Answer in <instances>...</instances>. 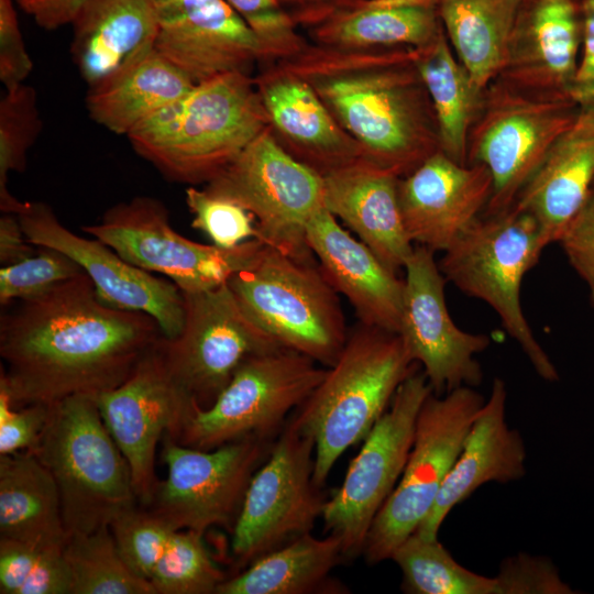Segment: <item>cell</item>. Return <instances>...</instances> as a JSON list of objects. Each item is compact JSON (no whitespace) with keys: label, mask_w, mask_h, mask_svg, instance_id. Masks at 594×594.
Segmentation results:
<instances>
[{"label":"cell","mask_w":594,"mask_h":594,"mask_svg":"<svg viewBox=\"0 0 594 594\" xmlns=\"http://www.w3.org/2000/svg\"><path fill=\"white\" fill-rule=\"evenodd\" d=\"M485 403L473 387L431 393L416 420L413 446L395 490L376 515L363 553L370 564L391 559L430 512Z\"/></svg>","instance_id":"ba28073f"},{"label":"cell","mask_w":594,"mask_h":594,"mask_svg":"<svg viewBox=\"0 0 594 594\" xmlns=\"http://www.w3.org/2000/svg\"><path fill=\"white\" fill-rule=\"evenodd\" d=\"M307 243L333 289L353 307L360 322L398 332L404 279L324 207L307 226Z\"/></svg>","instance_id":"603a6c76"},{"label":"cell","mask_w":594,"mask_h":594,"mask_svg":"<svg viewBox=\"0 0 594 594\" xmlns=\"http://www.w3.org/2000/svg\"><path fill=\"white\" fill-rule=\"evenodd\" d=\"M81 230L113 249L129 263L172 280L182 293L224 285L246 268L263 246L251 239L233 249L191 241L174 230L158 199L139 196L109 208Z\"/></svg>","instance_id":"8fae6325"},{"label":"cell","mask_w":594,"mask_h":594,"mask_svg":"<svg viewBox=\"0 0 594 594\" xmlns=\"http://www.w3.org/2000/svg\"><path fill=\"white\" fill-rule=\"evenodd\" d=\"M267 128L254 77L228 73L196 84L127 138L166 178L195 186L218 176Z\"/></svg>","instance_id":"3957f363"},{"label":"cell","mask_w":594,"mask_h":594,"mask_svg":"<svg viewBox=\"0 0 594 594\" xmlns=\"http://www.w3.org/2000/svg\"><path fill=\"white\" fill-rule=\"evenodd\" d=\"M282 1H283V3L284 2H295V3L302 4V6L308 4L309 9H308L307 12H309V11L321 8L323 6V3H326L329 0H282Z\"/></svg>","instance_id":"f5cc1de1"},{"label":"cell","mask_w":594,"mask_h":594,"mask_svg":"<svg viewBox=\"0 0 594 594\" xmlns=\"http://www.w3.org/2000/svg\"><path fill=\"white\" fill-rule=\"evenodd\" d=\"M341 559L344 558L339 538L331 534L316 538L308 532L260 557L235 576L226 579L216 594L341 592L329 578Z\"/></svg>","instance_id":"d6a6232c"},{"label":"cell","mask_w":594,"mask_h":594,"mask_svg":"<svg viewBox=\"0 0 594 594\" xmlns=\"http://www.w3.org/2000/svg\"><path fill=\"white\" fill-rule=\"evenodd\" d=\"M43 548L14 539L0 538L1 594L20 593Z\"/></svg>","instance_id":"c3c4849f"},{"label":"cell","mask_w":594,"mask_h":594,"mask_svg":"<svg viewBox=\"0 0 594 594\" xmlns=\"http://www.w3.org/2000/svg\"><path fill=\"white\" fill-rule=\"evenodd\" d=\"M522 0H438L460 63L481 90L505 69Z\"/></svg>","instance_id":"1f68e13d"},{"label":"cell","mask_w":594,"mask_h":594,"mask_svg":"<svg viewBox=\"0 0 594 594\" xmlns=\"http://www.w3.org/2000/svg\"><path fill=\"white\" fill-rule=\"evenodd\" d=\"M574 0H536L516 23L505 68L529 84L564 85L576 74L580 25Z\"/></svg>","instance_id":"4dcf8cb0"},{"label":"cell","mask_w":594,"mask_h":594,"mask_svg":"<svg viewBox=\"0 0 594 594\" xmlns=\"http://www.w3.org/2000/svg\"><path fill=\"white\" fill-rule=\"evenodd\" d=\"M64 553L72 573V594H156L119 552L110 526L67 537Z\"/></svg>","instance_id":"d590c367"},{"label":"cell","mask_w":594,"mask_h":594,"mask_svg":"<svg viewBox=\"0 0 594 594\" xmlns=\"http://www.w3.org/2000/svg\"><path fill=\"white\" fill-rule=\"evenodd\" d=\"M195 82L155 47L89 86V118L108 131L128 135L165 106L187 95Z\"/></svg>","instance_id":"f1b7e54d"},{"label":"cell","mask_w":594,"mask_h":594,"mask_svg":"<svg viewBox=\"0 0 594 594\" xmlns=\"http://www.w3.org/2000/svg\"><path fill=\"white\" fill-rule=\"evenodd\" d=\"M507 392L502 378H494L491 394L477 413L460 454L416 534L435 539L452 508L479 487L508 483L526 473V447L518 430L506 422Z\"/></svg>","instance_id":"cb8c5ba5"},{"label":"cell","mask_w":594,"mask_h":594,"mask_svg":"<svg viewBox=\"0 0 594 594\" xmlns=\"http://www.w3.org/2000/svg\"><path fill=\"white\" fill-rule=\"evenodd\" d=\"M109 526L125 563L146 580L177 530L153 510L136 505L119 514Z\"/></svg>","instance_id":"f35d334b"},{"label":"cell","mask_w":594,"mask_h":594,"mask_svg":"<svg viewBox=\"0 0 594 594\" xmlns=\"http://www.w3.org/2000/svg\"><path fill=\"white\" fill-rule=\"evenodd\" d=\"M561 105L507 96L490 109L472 145V160L483 164L493 180L485 215L506 210L534 175L546 154L569 127Z\"/></svg>","instance_id":"ffe728a7"},{"label":"cell","mask_w":594,"mask_h":594,"mask_svg":"<svg viewBox=\"0 0 594 594\" xmlns=\"http://www.w3.org/2000/svg\"><path fill=\"white\" fill-rule=\"evenodd\" d=\"M326 373L315 360L287 348L253 355L212 405L196 410L177 442L210 450L248 437L271 440Z\"/></svg>","instance_id":"30bf717a"},{"label":"cell","mask_w":594,"mask_h":594,"mask_svg":"<svg viewBox=\"0 0 594 594\" xmlns=\"http://www.w3.org/2000/svg\"><path fill=\"white\" fill-rule=\"evenodd\" d=\"M404 270L397 333L410 359L422 367L436 395L479 386L483 371L475 355L488 348L491 339L463 331L452 320L444 299L447 279L433 251L415 245Z\"/></svg>","instance_id":"e0dca14e"},{"label":"cell","mask_w":594,"mask_h":594,"mask_svg":"<svg viewBox=\"0 0 594 594\" xmlns=\"http://www.w3.org/2000/svg\"><path fill=\"white\" fill-rule=\"evenodd\" d=\"M183 296V329L174 339L163 336L160 348L175 380L207 408L245 360L284 346L246 315L228 283Z\"/></svg>","instance_id":"5bb4252c"},{"label":"cell","mask_w":594,"mask_h":594,"mask_svg":"<svg viewBox=\"0 0 594 594\" xmlns=\"http://www.w3.org/2000/svg\"><path fill=\"white\" fill-rule=\"evenodd\" d=\"M163 440L167 477L157 483L151 510L177 530L204 535L213 526L233 527L270 440L248 437L210 450L183 446L168 435Z\"/></svg>","instance_id":"9a60e30c"},{"label":"cell","mask_w":594,"mask_h":594,"mask_svg":"<svg viewBox=\"0 0 594 594\" xmlns=\"http://www.w3.org/2000/svg\"><path fill=\"white\" fill-rule=\"evenodd\" d=\"M314 470L315 441L288 419L254 472L232 527L231 550L240 565L311 532L327 501Z\"/></svg>","instance_id":"4fadbf2b"},{"label":"cell","mask_w":594,"mask_h":594,"mask_svg":"<svg viewBox=\"0 0 594 594\" xmlns=\"http://www.w3.org/2000/svg\"><path fill=\"white\" fill-rule=\"evenodd\" d=\"M323 205L392 271L414 250L399 207V176L365 158L322 175Z\"/></svg>","instance_id":"d4e9b609"},{"label":"cell","mask_w":594,"mask_h":594,"mask_svg":"<svg viewBox=\"0 0 594 594\" xmlns=\"http://www.w3.org/2000/svg\"><path fill=\"white\" fill-rule=\"evenodd\" d=\"M155 50L195 84L228 73L252 75L265 48L226 0H155Z\"/></svg>","instance_id":"d6986e66"},{"label":"cell","mask_w":594,"mask_h":594,"mask_svg":"<svg viewBox=\"0 0 594 594\" xmlns=\"http://www.w3.org/2000/svg\"><path fill=\"white\" fill-rule=\"evenodd\" d=\"M307 15L316 46L334 50H417L441 31L438 0H353Z\"/></svg>","instance_id":"4316f807"},{"label":"cell","mask_w":594,"mask_h":594,"mask_svg":"<svg viewBox=\"0 0 594 594\" xmlns=\"http://www.w3.org/2000/svg\"><path fill=\"white\" fill-rule=\"evenodd\" d=\"M14 3V0H0V81L6 90L24 84L33 70Z\"/></svg>","instance_id":"f6af8a7d"},{"label":"cell","mask_w":594,"mask_h":594,"mask_svg":"<svg viewBox=\"0 0 594 594\" xmlns=\"http://www.w3.org/2000/svg\"><path fill=\"white\" fill-rule=\"evenodd\" d=\"M415 65L433 107L440 150L464 164L468 130L479 89L454 58L441 31L429 45L417 48Z\"/></svg>","instance_id":"836d02e7"},{"label":"cell","mask_w":594,"mask_h":594,"mask_svg":"<svg viewBox=\"0 0 594 594\" xmlns=\"http://www.w3.org/2000/svg\"><path fill=\"white\" fill-rule=\"evenodd\" d=\"M547 244L536 219L512 205L481 216L448 250L439 267L447 282L492 307L536 373L548 382L559 373L524 315L520 287Z\"/></svg>","instance_id":"8992f818"},{"label":"cell","mask_w":594,"mask_h":594,"mask_svg":"<svg viewBox=\"0 0 594 594\" xmlns=\"http://www.w3.org/2000/svg\"><path fill=\"white\" fill-rule=\"evenodd\" d=\"M228 285L246 315L282 346L331 366L348 339L338 293L317 260L263 244Z\"/></svg>","instance_id":"52a82bcc"},{"label":"cell","mask_w":594,"mask_h":594,"mask_svg":"<svg viewBox=\"0 0 594 594\" xmlns=\"http://www.w3.org/2000/svg\"><path fill=\"white\" fill-rule=\"evenodd\" d=\"M433 393L424 371L396 391L351 461L339 490L324 503V530L341 541L344 559L363 553L370 528L404 472L418 413Z\"/></svg>","instance_id":"7c38bea8"},{"label":"cell","mask_w":594,"mask_h":594,"mask_svg":"<svg viewBox=\"0 0 594 594\" xmlns=\"http://www.w3.org/2000/svg\"><path fill=\"white\" fill-rule=\"evenodd\" d=\"M418 366L396 332L360 322L348 336L320 384L289 418L315 441L318 486L346 449L364 440Z\"/></svg>","instance_id":"277c9868"},{"label":"cell","mask_w":594,"mask_h":594,"mask_svg":"<svg viewBox=\"0 0 594 594\" xmlns=\"http://www.w3.org/2000/svg\"><path fill=\"white\" fill-rule=\"evenodd\" d=\"M254 80L270 128L294 157L321 175L364 158L359 143L302 77L272 62Z\"/></svg>","instance_id":"7402d4cb"},{"label":"cell","mask_w":594,"mask_h":594,"mask_svg":"<svg viewBox=\"0 0 594 594\" xmlns=\"http://www.w3.org/2000/svg\"><path fill=\"white\" fill-rule=\"evenodd\" d=\"M89 0H14L44 30L72 25Z\"/></svg>","instance_id":"681fc988"},{"label":"cell","mask_w":594,"mask_h":594,"mask_svg":"<svg viewBox=\"0 0 594 594\" xmlns=\"http://www.w3.org/2000/svg\"><path fill=\"white\" fill-rule=\"evenodd\" d=\"M492 191V176L483 164L465 166L435 151L398 182L409 240L444 252L482 216Z\"/></svg>","instance_id":"44dd1931"},{"label":"cell","mask_w":594,"mask_h":594,"mask_svg":"<svg viewBox=\"0 0 594 594\" xmlns=\"http://www.w3.org/2000/svg\"><path fill=\"white\" fill-rule=\"evenodd\" d=\"M584 50L581 64L572 84L571 94L584 99L594 88V0H582Z\"/></svg>","instance_id":"f907efd6"},{"label":"cell","mask_w":594,"mask_h":594,"mask_svg":"<svg viewBox=\"0 0 594 594\" xmlns=\"http://www.w3.org/2000/svg\"><path fill=\"white\" fill-rule=\"evenodd\" d=\"M48 416V405L15 407L8 391L0 386V455L32 450Z\"/></svg>","instance_id":"ee69618b"},{"label":"cell","mask_w":594,"mask_h":594,"mask_svg":"<svg viewBox=\"0 0 594 594\" xmlns=\"http://www.w3.org/2000/svg\"><path fill=\"white\" fill-rule=\"evenodd\" d=\"M2 308L0 386L15 407L113 389L163 337L147 314L105 304L86 273Z\"/></svg>","instance_id":"6da1fadb"},{"label":"cell","mask_w":594,"mask_h":594,"mask_svg":"<svg viewBox=\"0 0 594 594\" xmlns=\"http://www.w3.org/2000/svg\"><path fill=\"white\" fill-rule=\"evenodd\" d=\"M400 569L402 590L408 594H496L495 579L477 574L460 563L438 538L416 532L391 558Z\"/></svg>","instance_id":"e575fe53"},{"label":"cell","mask_w":594,"mask_h":594,"mask_svg":"<svg viewBox=\"0 0 594 594\" xmlns=\"http://www.w3.org/2000/svg\"><path fill=\"white\" fill-rule=\"evenodd\" d=\"M0 538L40 547L67 540L57 485L31 450L0 455Z\"/></svg>","instance_id":"f546056e"},{"label":"cell","mask_w":594,"mask_h":594,"mask_svg":"<svg viewBox=\"0 0 594 594\" xmlns=\"http://www.w3.org/2000/svg\"><path fill=\"white\" fill-rule=\"evenodd\" d=\"M161 339L121 385L95 396L106 427L129 463L138 501L146 505L158 483V442L165 435L177 442L200 408L168 370Z\"/></svg>","instance_id":"2e32d148"},{"label":"cell","mask_w":594,"mask_h":594,"mask_svg":"<svg viewBox=\"0 0 594 594\" xmlns=\"http://www.w3.org/2000/svg\"><path fill=\"white\" fill-rule=\"evenodd\" d=\"M224 580L202 534L190 529L174 531L148 579L156 594H211Z\"/></svg>","instance_id":"74e56055"},{"label":"cell","mask_w":594,"mask_h":594,"mask_svg":"<svg viewBox=\"0 0 594 594\" xmlns=\"http://www.w3.org/2000/svg\"><path fill=\"white\" fill-rule=\"evenodd\" d=\"M42 128L35 89L22 84L6 90L0 100V209L3 213L18 215L26 202L9 193L8 175L24 172L28 152Z\"/></svg>","instance_id":"8d00e7d4"},{"label":"cell","mask_w":594,"mask_h":594,"mask_svg":"<svg viewBox=\"0 0 594 594\" xmlns=\"http://www.w3.org/2000/svg\"><path fill=\"white\" fill-rule=\"evenodd\" d=\"M82 273V268L66 254L38 246V250L25 260L1 266L0 305L4 307L38 297Z\"/></svg>","instance_id":"ab89813d"},{"label":"cell","mask_w":594,"mask_h":594,"mask_svg":"<svg viewBox=\"0 0 594 594\" xmlns=\"http://www.w3.org/2000/svg\"><path fill=\"white\" fill-rule=\"evenodd\" d=\"M18 217L29 242L73 258L91 279L105 304L120 310L147 314L167 339L180 333L185 301L182 290L172 280L129 263L94 237L75 234L44 202L26 201Z\"/></svg>","instance_id":"ac0fdd59"},{"label":"cell","mask_w":594,"mask_h":594,"mask_svg":"<svg viewBox=\"0 0 594 594\" xmlns=\"http://www.w3.org/2000/svg\"><path fill=\"white\" fill-rule=\"evenodd\" d=\"M64 546L42 549L19 594H72V573Z\"/></svg>","instance_id":"7dc6e473"},{"label":"cell","mask_w":594,"mask_h":594,"mask_svg":"<svg viewBox=\"0 0 594 594\" xmlns=\"http://www.w3.org/2000/svg\"><path fill=\"white\" fill-rule=\"evenodd\" d=\"M70 26L72 57L89 87L154 48L155 0H89Z\"/></svg>","instance_id":"83f0119b"},{"label":"cell","mask_w":594,"mask_h":594,"mask_svg":"<svg viewBox=\"0 0 594 594\" xmlns=\"http://www.w3.org/2000/svg\"><path fill=\"white\" fill-rule=\"evenodd\" d=\"M417 50L348 51L308 45L276 62L302 77L364 158L398 176L435 151L419 95Z\"/></svg>","instance_id":"7a4b0ae2"},{"label":"cell","mask_w":594,"mask_h":594,"mask_svg":"<svg viewBox=\"0 0 594 594\" xmlns=\"http://www.w3.org/2000/svg\"><path fill=\"white\" fill-rule=\"evenodd\" d=\"M594 99V88L587 94L585 100Z\"/></svg>","instance_id":"db71d44e"},{"label":"cell","mask_w":594,"mask_h":594,"mask_svg":"<svg viewBox=\"0 0 594 594\" xmlns=\"http://www.w3.org/2000/svg\"><path fill=\"white\" fill-rule=\"evenodd\" d=\"M205 189L251 212L256 239L264 244L300 260H316L307 243V226L324 207L322 175L289 154L271 128Z\"/></svg>","instance_id":"9c48e42d"},{"label":"cell","mask_w":594,"mask_h":594,"mask_svg":"<svg viewBox=\"0 0 594 594\" xmlns=\"http://www.w3.org/2000/svg\"><path fill=\"white\" fill-rule=\"evenodd\" d=\"M496 594H572L553 562L543 556L518 553L506 558L494 576Z\"/></svg>","instance_id":"7bdbcfd3"},{"label":"cell","mask_w":594,"mask_h":594,"mask_svg":"<svg viewBox=\"0 0 594 594\" xmlns=\"http://www.w3.org/2000/svg\"><path fill=\"white\" fill-rule=\"evenodd\" d=\"M31 451L57 485L67 537L110 525L139 502L129 463L95 396L73 395L50 404Z\"/></svg>","instance_id":"5b68a950"},{"label":"cell","mask_w":594,"mask_h":594,"mask_svg":"<svg viewBox=\"0 0 594 594\" xmlns=\"http://www.w3.org/2000/svg\"><path fill=\"white\" fill-rule=\"evenodd\" d=\"M36 251L35 245L26 239L18 215L3 213L0 217V264L19 263Z\"/></svg>","instance_id":"816d5d0a"},{"label":"cell","mask_w":594,"mask_h":594,"mask_svg":"<svg viewBox=\"0 0 594 594\" xmlns=\"http://www.w3.org/2000/svg\"><path fill=\"white\" fill-rule=\"evenodd\" d=\"M558 242L572 267L588 286L594 306V185Z\"/></svg>","instance_id":"bcb514c9"},{"label":"cell","mask_w":594,"mask_h":594,"mask_svg":"<svg viewBox=\"0 0 594 594\" xmlns=\"http://www.w3.org/2000/svg\"><path fill=\"white\" fill-rule=\"evenodd\" d=\"M594 185V106L573 118L514 205L537 221L547 245L558 242Z\"/></svg>","instance_id":"484cf974"},{"label":"cell","mask_w":594,"mask_h":594,"mask_svg":"<svg viewBox=\"0 0 594 594\" xmlns=\"http://www.w3.org/2000/svg\"><path fill=\"white\" fill-rule=\"evenodd\" d=\"M252 28L261 40L266 63L300 54L308 43L297 31L296 19L282 0H226Z\"/></svg>","instance_id":"b9f144b4"},{"label":"cell","mask_w":594,"mask_h":594,"mask_svg":"<svg viewBox=\"0 0 594 594\" xmlns=\"http://www.w3.org/2000/svg\"><path fill=\"white\" fill-rule=\"evenodd\" d=\"M185 199L193 216V228L207 234L212 244L233 249L256 239L255 219L239 204L195 186L186 189Z\"/></svg>","instance_id":"60d3db41"}]
</instances>
